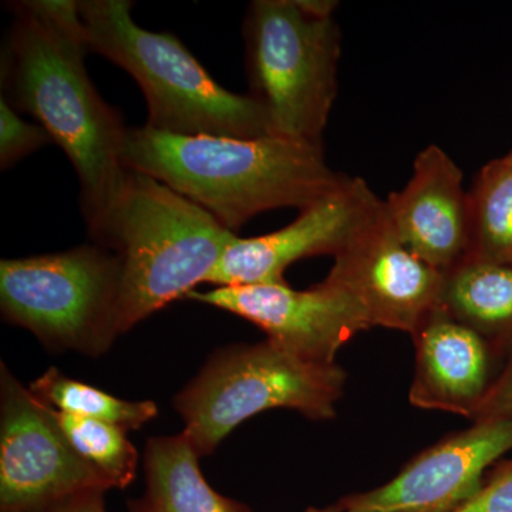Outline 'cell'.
Returning a JSON list of instances; mask_svg holds the SVG:
<instances>
[{
	"label": "cell",
	"instance_id": "obj_1",
	"mask_svg": "<svg viewBox=\"0 0 512 512\" xmlns=\"http://www.w3.org/2000/svg\"><path fill=\"white\" fill-rule=\"evenodd\" d=\"M13 22L0 64L2 97L45 128L72 161L89 234L103 224L123 188L124 127L119 111L97 92L86 70L79 3H8Z\"/></svg>",
	"mask_w": 512,
	"mask_h": 512
},
{
	"label": "cell",
	"instance_id": "obj_2",
	"mask_svg": "<svg viewBox=\"0 0 512 512\" xmlns=\"http://www.w3.org/2000/svg\"><path fill=\"white\" fill-rule=\"evenodd\" d=\"M123 161L235 234L262 212L309 207L345 178L326 163L323 146L278 137L174 136L147 126L127 128Z\"/></svg>",
	"mask_w": 512,
	"mask_h": 512
},
{
	"label": "cell",
	"instance_id": "obj_3",
	"mask_svg": "<svg viewBox=\"0 0 512 512\" xmlns=\"http://www.w3.org/2000/svg\"><path fill=\"white\" fill-rule=\"evenodd\" d=\"M90 237L120 259L121 335L207 284L238 235L168 185L128 170L116 202Z\"/></svg>",
	"mask_w": 512,
	"mask_h": 512
},
{
	"label": "cell",
	"instance_id": "obj_4",
	"mask_svg": "<svg viewBox=\"0 0 512 512\" xmlns=\"http://www.w3.org/2000/svg\"><path fill=\"white\" fill-rule=\"evenodd\" d=\"M84 39L126 70L146 96V126L174 136L272 137L261 104L215 82L173 35L134 22L130 0H82Z\"/></svg>",
	"mask_w": 512,
	"mask_h": 512
},
{
	"label": "cell",
	"instance_id": "obj_5",
	"mask_svg": "<svg viewBox=\"0 0 512 512\" xmlns=\"http://www.w3.org/2000/svg\"><path fill=\"white\" fill-rule=\"evenodd\" d=\"M333 0H255L244 22L247 72L272 137L323 146L338 96L340 29Z\"/></svg>",
	"mask_w": 512,
	"mask_h": 512
},
{
	"label": "cell",
	"instance_id": "obj_6",
	"mask_svg": "<svg viewBox=\"0 0 512 512\" xmlns=\"http://www.w3.org/2000/svg\"><path fill=\"white\" fill-rule=\"evenodd\" d=\"M346 373L336 363L312 362L266 339L218 350L175 396L183 433L200 457L214 453L242 421L271 409L312 420L336 416Z\"/></svg>",
	"mask_w": 512,
	"mask_h": 512
},
{
	"label": "cell",
	"instance_id": "obj_7",
	"mask_svg": "<svg viewBox=\"0 0 512 512\" xmlns=\"http://www.w3.org/2000/svg\"><path fill=\"white\" fill-rule=\"evenodd\" d=\"M120 274L119 256L99 244L2 259L3 318L49 348L99 356L120 335Z\"/></svg>",
	"mask_w": 512,
	"mask_h": 512
},
{
	"label": "cell",
	"instance_id": "obj_8",
	"mask_svg": "<svg viewBox=\"0 0 512 512\" xmlns=\"http://www.w3.org/2000/svg\"><path fill=\"white\" fill-rule=\"evenodd\" d=\"M111 490L64 436L55 412L0 372V511L45 512L74 495Z\"/></svg>",
	"mask_w": 512,
	"mask_h": 512
},
{
	"label": "cell",
	"instance_id": "obj_9",
	"mask_svg": "<svg viewBox=\"0 0 512 512\" xmlns=\"http://www.w3.org/2000/svg\"><path fill=\"white\" fill-rule=\"evenodd\" d=\"M333 258L325 281L355 296L372 328L413 335L440 303L443 272L407 249L383 200Z\"/></svg>",
	"mask_w": 512,
	"mask_h": 512
},
{
	"label": "cell",
	"instance_id": "obj_10",
	"mask_svg": "<svg viewBox=\"0 0 512 512\" xmlns=\"http://www.w3.org/2000/svg\"><path fill=\"white\" fill-rule=\"evenodd\" d=\"M187 299L241 316L272 342L326 365L335 363L357 333L372 328L362 303L325 279L305 291L288 284L218 286L191 292Z\"/></svg>",
	"mask_w": 512,
	"mask_h": 512
},
{
	"label": "cell",
	"instance_id": "obj_11",
	"mask_svg": "<svg viewBox=\"0 0 512 512\" xmlns=\"http://www.w3.org/2000/svg\"><path fill=\"white\" fill-rule=\"evenodd\" d=\"M369 184L345 175L342 183L271 234L237 238L208 276L207 284H286V269L299 259L338 254L380 204Z\"/></svg>",
	"mask_w": 512,
	"mask_h": 512
},
{
	"label": "cell",
	"instance_id": "obj_12",
	"mask_svg": "<svg viewBox=\"0 0 512 512\" xmlns=\"http://www.w3.org/2000/svg\"><path fill=\"white\" fill-rule=\"evenodd\" d=\"M512 450V420L477 421L419 454L392 481L343 498L342 512H451L484 483L488 467Z\"/></svg>",
	"mask_w": 512,
	"mask_h": 512
},
{
	"label": "cell",
	"instance_id": "obj_13",
	"mask_svg": "<svg viewBox=\"0 0 512 512\" xmlns=\"http://www.w3.org/2000/svg\"><path fill=\"white\" fill-rule=\"evenodd\" d=\"M456 161L430 144L417 154L403 190L384 201L397 235L407 249L437 271L463 262L470 249L468 191Z\"/></svg>",
	"mask_w": 512,
	"mask_h": 512
},
{
	"label": "cell",
	"instance_id": "obj_14",
	"mask_svg": "<svg viewBox=\"0 0 512 512\" xmlns=\"http://www.w3.org/2000/svg\"><path fill=\"white\" fill-rule=\"evenodd\" d=\"M416 372L410 402L474 419L491 383L493 346L437 305L413 333Z\"/></svg>",
	"mask_w": 512,
	"mask_h": 512
},
{
	"label": "cell",
	"instance_id": "obj_15",
	"mask_svg": "<svg viewBox=\"0 0 512 512\" xmlns=\"http://www.w3.org/2000/svg\"><path fill=\"white\" fill-rule=\"evenodd\" d=\"M200 454L184 433L148 440L144 453L146 491L128 512H252L218 494L202 476Z\"/></svg>",
	"mask_w": 512,
	"mask_h": 512
},
{
	"label": "cell",
	"instance_id": "obj_16",
	"mask_svg": "<svg viewBox=\"0 0 512 512\" xmlns=\"http://www.w3.org/2000/svg\"><path fill=\"white\" fill-rule=\"evenodd\" d=\"M441 308L493 348L512 343V265L466 258L444 274Z\"/></svg>",
	"mask_w": 512,
	"mask_h": 512
},
{
	"label": "cell",
	"instance_id": "obj_17",
	"mask_svg": "<svg viewBox=\"0 0 512 512\" xmlns=\"http://www.w3.org/2000/svg\"><path fill=\"white\" fill-rule=\"evenodd\" d=\"M467 258L512 265V150L481 168L468 191Z\"/></svg>",
	"mask_w": 512,
	"mask_h": 512
},
{
	"label": "cell",
	"instance_id": "obj_18",
	"mask_svg": "<svg viewBox=\"0 0 512 512\" xmlns=\"http://www.w3.org/2000/svg\"><path fill=\"white\" fill-rule=\"evenodd\" d=\"M30 392L57 412L86 417L113 424L120 429L140 430L144 424L156 419L157 404L128 402L89 386L79 380L64 376L56 367H49L29 386Z\"/></svg>",
	"mask_w": 512,
	"mask_h": 512
},
{
	"label": "cell",
	"instance_id": "obj_19",
	"mask_svg": "<svg viewBox=\"0 0 512 512\" xmlns=\"http://www.w3.org/2000/svg\"><path fill=\"white\" fill-rule=\"evenodd\" d=\"M53 409V407H52ZM55 412L57 423L80 457L100 474L110 488L128 487L137 474V448L127 431L104 421Z\"/></svg>",
	"mask_w": 512,
	"mask_h": 512
},
{
	"label": "cell",
	"instance_id": "obj_20",
	"mask_svg": "<svg viewBox=\"0 0 512 512\" xmlns=\"http://www.w3.org/2000/svg\"><path fill=\"white\" fill-rule=\"evenodd\" d=\"M53 143L45 128L20 119L18 111L0 97V167L8 170L23 157Z\"/></svg>",
	"mask_w": 512,
	"mask_h": 512
},
{
	"label": "cell",
	"instance_id": "obj_21",
	"mask_svg": "<svg viewBox=\"0 0 512 512\" xmlns=\"http://www.w3.org/2000/svg\"><path fill=\"white\" fill-rule=\"evenodd\" d=\"M451 512H512V460L495 468L480 490Z\"/></svg>",
	"mask_w": 512,
	"mask_h": 512
},
{
	"label": "cell",
	"instance_id": "obj_22",
	"mask_svg": "<svg viewBox=\"0 0 512 512\" xmlns=\"http://www.w3.org/2000/svg\"><path fill=\"white\" fill-rule=\"evenodd\" d=\"M473 420L474 423L477 421L512 420V356L501 375L491 383Z\"/></svg>",
	"mask_w": 512,
	"mask_h": 512
},
{
	"label": "cell",
	"instance_id": "obj_23",
	"mask_svg": "<svg viewBox=\"0 0 512 512\" xmlns=\"http://www.w3.org/2000/svg\"><path fill=\"white\" fill-rule=\"evenodd\" d=\"M103 491H89L67 498L45 512H106Z\"/></svg>",
	"mask_w": 512,
	"mask_h": 512
},
{
	"label": "cell",
	"instance_id": "obj_24",
	"mask_svg": "<svg viewBox=\"0 0 512 512\" xmlns=\"http://www.w3.org/2000/svg\"><path fill=\"white\" fill-rule=\"evenodd\" d=\"M306 512H342V511H340L339 508L336 507V505H332V507H328V508H309V510Z\"/></svg>",
	"mask_w": 512,
	"mask_h": 512
}]
</instances>
